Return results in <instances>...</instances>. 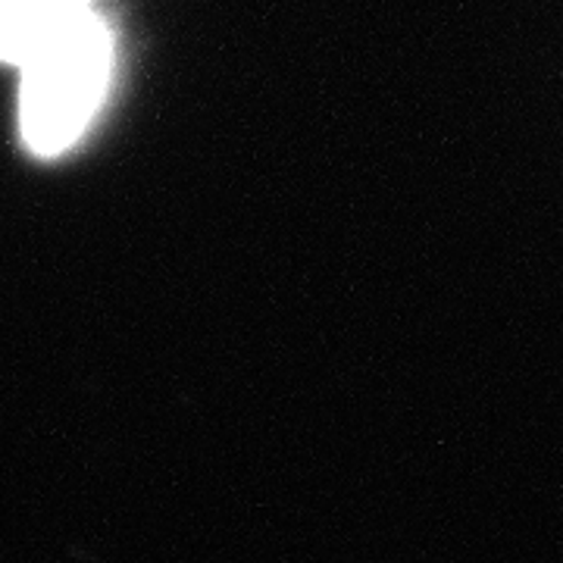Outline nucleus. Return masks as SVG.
<instances>
[{
	"instance_id": "f257e3e1",
	"label": "nucleus",
	"mask_w": 563,
	"mask_h": 563,
	"mask_svg": "<svg viewBox=\"0 0 563 563\" xmlns=\"http://www.w3.org/2000/svg\"><path fill=\"white\" fill-rule=\"evenodd\" d=\"M117 79V38L81 7L20 66L16 132L35 161H60L95 129Z\"/></svg>"
},
{
	"instance_id": "f03ea898",
	"label": "nucleus",
	"mask_w": 563,
	"mask_h": 563,
	"mask_svg": "<svg viewBox=\"0 0 563 563\" xmlns=\"http://www.w3.org/2000/svg\"><path fill=\"white\" fill-rule=\"evenodd\" d=\"M76 10L73 0H0V63L20 69Z\"/></svg>"
},
{
	"instance_id": "7ed1b4c3",
	"label": "nucleus",
	"mask_w": 563,
	"mask_h": 563,
	"mask_svg": "<svg viewBox=\"0 0 563 563\" xmlns=\"http://www.w3.org/2000/svg\"><path fill=\"white\" fill-rule=\"evenodd\" d=\"M73 3H79V7H95V0H73Z\"/></svg>"
}]
</instances>
